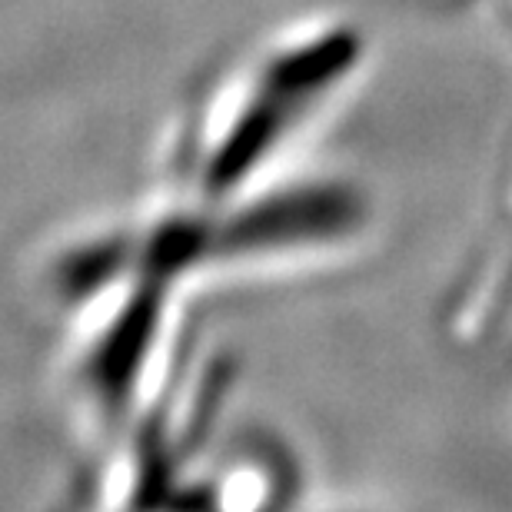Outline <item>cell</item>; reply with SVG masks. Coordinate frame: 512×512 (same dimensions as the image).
Returning a JSON list of instances; mask_svg holds the SVG:
<instances>
[{"mask_svg":"<svg viewBox=\"0 0 512 512\" xmlns=\"http://www.w3.org/2000/svg\"><path fill=\"white\" fill-rule=\"evenodd\" d=\"M370 227V197L343 177H273L227 200L170 193L140 217L60 247L47 283L57 303L70 306L120 276H153L177 290L200 280L276 276L356 250Z\"/></svg>","mask_w":512,"mask_h":512,"instance_id":"obj_1","label":"cell"},{"mask_svg":"<svg viewBox=\"0 0 512 512\" xmlns=\"http://www.w3.org/2000/svg\"><path fill=\"white\" fill-rule=\"evenodd\" d=\"M363 60V27L343 17H313L276 34L193 107L173 147L170 193L227 200L273 180Z\"/></svg>","mask_w":512,"mask_h":512,"instance_id":"obj_2","label":"cell"},{"mask_svg":"<svg viewBox=\"0 0 512 512\" xmlns=\"http://www.w3.org/2000/svg\"><path fill=\"white\" fill-rule=\"evenodd\" d=\"M180 300L183 290L163 280L120 276L64 306L74 313L67 396L94 443H117L170 376Z\"/></svg>","mask_w":512,"mask_h":512,"instance_id":"obj_3","label":"cell"},{"mask_svg":"<svg viewBox=\"0 0 512 512\" xmlns=\"http://www.w3.org/2000/svg\"><path fill=\"white\" fill-rule=\"evenodd\" d=\"M233 389V366L223 353L197 363H173L170 376L140 409V416L107 449L110 506H187L190 476H197ZM200 479V476H197Z\"/></svg>","mask_w":512,"mask_h":512,"instance_id":"obj_4","label":"cell"},{"mask_svg":"<svg viewBox=\"0 0 512 512\" xmlns=\"http://www.w3.org/2000/svg\"><path fill=\"white\" fill-rule=\"evenodd\" d=\"M512 313V140L499 177L493 217L446 293L443 326L459 346H479Z\"/></svg>","mask_w":512,"mask_h":512,"instance_id":"obj_5","label":"cell"},{"mask_svg":"<svg viewBox=\"0 0 512 512\" xmlns=\"http://www.w3.org/2000/svg\"><path fill=\"white\" fill-rule=\"evenodd\" d=\"M293 483L296 473L290 459L276 453L273 446H253L223 463L217 476L203 479L197 506H286L296 489Z\"/></svg>","mask_w":512,"mask_h":512,"instance_id":"obj_6","label":"cell"},{"mask_svg":"<svg viewBox=\"0 0 512 512\" xmlns=\"http://www.w3.org/2000/svg\"><path fill=\"white\" fill-rule=\"evenodd\" d=\"M423 7H429V10H436V14H446V10H463V7H469L473 0H419Z\"/></svg>","mask_w":512,"mask_h":512,"instance_id":"obj_7","label":"cell"}]
</instances>
